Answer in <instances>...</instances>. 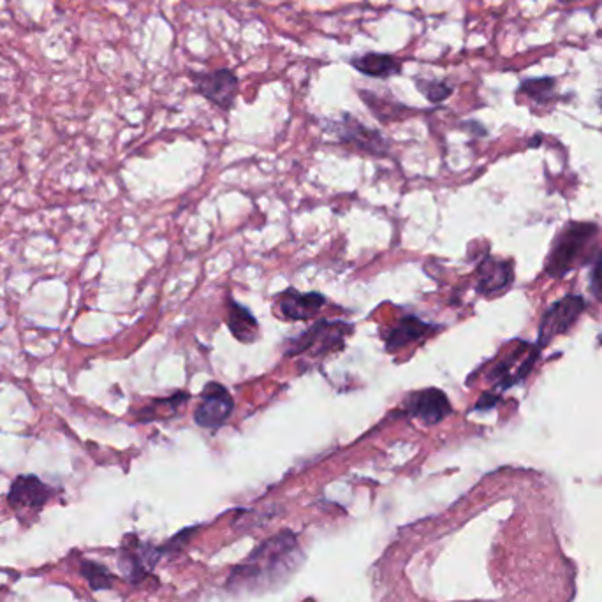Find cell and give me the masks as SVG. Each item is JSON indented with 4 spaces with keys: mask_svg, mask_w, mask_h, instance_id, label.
I'll use <instances>...</instances> for the list:
<instances>
[{
    "mask_svg": "<svg viewBox=\"0 0 602 602\" xmlns=\"http://www.w3.org/2000/svg\"><path fill=\"white\" fill-rule=\"evenodd\" d=\"M296 551L298 544L289 532L270 539L245 564L236 567L229 578V588L256 590L275 585L277 580H284L293 571Z\"/></svg>",
    "mask_w": 602,
    "mask_h": 602,
    "instance_id": "obj_1",
    "label": "cell"
},
{
    "mask_svg": "<svg viewBox=\"0 0 602 602\" xmlns=\"http://www.w3.org/2000/svg\"><path fill=\"white\" fill-rule=\"evenodd\" d=\"M191 78L196 92L208 103L215 104L222 111H229L235 106L240 92V80L235 71L222 67L212 73H191Z\"/></svg>",
    "mask_w": 602,
    "mask_h": 602,
    "instance_id": "obj_2",
    "label": "cell"
},
{
    "mask_svg": "<svg viewBox=\"0 0 602 602\" xmlns=\"http://www.w3.org/2000/svg\"><path fill=\"white\" fill-rule=\"evenodd\" d=\"M353 326L346 323H328L321 321L312 326L307 333L289 342L287 356H296L301 353L324 354L335 351L337 347L344 346L347 335H351Z\"/></svg>",
    "mask_w": 602,
    "mask_h": 602,
    "instance_id": "obj_3",
    "label": "cell"
},
{
    "mask_svg": "<svg viewBox=\"0 0 602 602\" xmlns=\"http://www.w3.org/2000/svg\"><path fill=\"white\" fill-rule=\"evenodd\" d=\"M594 233L595 226L590 224H571L562 233L548 261V273L551 277H560L573 266L576 257L580 256L581 250Z\"/></svg>",
    "mask_w": 602,
    "mask_h": 602,
    "instance_id": "obj_4",
    "label": "cell"
},
{
    "mask_svg": "<svg viewBox=\"0 0 602 602\" xmlns=\"http://www.w3.org/2000/svg\"><path fill=\"white\" fill-rule=\"evenodd\" d=\"M55 497V488L34 474H23L11 483L8 502L16 513H37Z\"/></svg>",
    "mask_w": 602,
    "mask_h": 602,
    "instance_id": "obj_5",
    "label": "cell"
},
{
    "mask_svg": "<svg viewBox=\"0 0 602 602\" xmlns=\"http://www.w3.org/2000/svg\"><path fill=\"white\" fill-rule=\"evenodd\" d=\"M330 131L342 143L353 145L368 154L384 155L388 152L386 138L379 131L368 129L367 125L361 124L360 120L349 113H344L337 122H331Z\"/></svg>",
    "mask_w": 602,
    "mask_h": 602,
    "instance_id": "obj_6",
    "label": "cell"
},
{
    "mask_svg": "<svg viewBox=\"0 0 602 602\" xmlns=\"http://www.w3.org/2000/svg\"><path fill=\"white\" fill-rule=\"evenodd\" d=\"M233 409H235V402L226 388H222L221 384L208 382L205 391L201 393V402L196 407L194 419L201 428L215 430L221 428L231 418Z\"/></svg>",
    "mask_w": 602,
    "mask_h": 602,
    "instance_id": "obj_7",
    "label": "cell"
},
{
    "mask_svg": "<svg viewBox=\"0 0 602 602\" xmlns=\"http://www.w3.org/2000/svg\"><path fill=\"white\" fill-rule=\"evenodd\" d=\"M583 309H585V301L580 296H567L564 300L555 303L546 312L543 324H541L539 346H544L555 335L564 333V331H567V328H571V324L578 319Z\"/></svg>",
    "mask_w": 602,
    "mask_h": 602,
    "instance_id": "obj_8",
    "label": "cell"
},
{
    "mask_svg": "<svg viewBox=\"0 0 602 602\" xmlns=\"http://www.w3.org/2000/svg\"><path fill=\"white\" fill-rule=\"evenodd\" d=\"M407 412L414 418L421 419L426 425H437L451 414V405L446 393L430 388L412 395L407 400Z\"/></svg>",
    "mask_w": 602,
    "mask_h": 602,
    "instance_id": "obj_9",
    "label": "cell"
},
{
    "mask_svg": "<svg viewBox=\"0 0 602 602\" xmlns=\"http://www.w3.org/2000/svg\"><path fill=\"white\" fill-rule=\"evenodd\" d=\"M349 64L358 73L368 76V78L388 80L391 76H400L402 74V60H398L391 53H363V55H356V57L349 60Z\"/></svg>",
    "mask_w": 602,
    "mask_h": 602,
    "instance_id": "obj_10",
    "label": "cell"
},
{
    "mask_svg": "<svg viewBox=\"0 0 602 602\" xmlns=\"http://www.w3.org/2000/svg\"><path fill=\"white\" fill-rule=\"evenodd\" d=\"M324 296L319 293H289L280 300V310L286 319L291 321H305L312 319L323 309Z\"/></svg>",
    "mask_w": 602,
    "mask_h": 602,
    "instance_id": "obj_11",
    "label": "cell"
},
{
    "mask_svg": "<svg viewBox=\"0 0 602 602\" xmlns=\"http://www.w3.org/2000/svg\"><path fill=\"white\" fill-rule=\"evenodd\" d=\"M430 330H432V326L423 323L419 317H404V319H400L397 326L388 333L386 347H388V351L393 353V351H398V349H402V347L418 342L421 338L426 337Z\"/></svg>",
    "mask_w": 602,
    "mask_h": 602,
    "instance_id": "obj_12",
    "label": "cell"
},
{
    "mask_svg": "<svg viewBox=\"0 0 602 602\" xmlns=\"http://www.w3.org/2000/svg\"><path fill=\"white\" fill-rule=\"evenodd\" d=\"M513 280V268L506 261L486 259L479 268L478 289L481 293H497L500 289L509 286Z\"/></svg>",
    "mask_w": 602,
    "mask_h": 602,
    "instance_id": "obj_13",
    "label": "cell"
},
{
    "mask_svg": "<svg viewBox=\"0 0 602 602\" xmlns=\"http://www.w3.org/2000/svg\"><path fill=\"white\" fill-rule=\"evenodd\" d=\"M228 326L233 337L236 340H240L243 344H252L257 338L259 333V324H257L254 316L250 314L249 310L238 305L236 301L229 300L228 303Z\"/></svg>",
    "mask_w": 602,
    "mask_h": 602,
    "instance_id": "obj_14",
    "label": "cell"
},
{
    "mask_svg": "<svg viewBox=\"0 0 602 602\" xmlns=\"http://www.w3.org/2000/svg\"><path fill=\"white\" fill-rule=\"evenodd\" d=\"M518 94L529 97L536 104L551 103L557 97V78L551 76L527 78L520 83Z\"/></svg>",
    "mask_w": 602,
    "mask_h": 602,
    "instance_id": "obj_15",
    "label": "cell"
},
{
    "mask_svg": "<svg viewBox=\"0 0 602 602\" xmlns=\"http://www.w3.org/2000/svg\"><path fill=\"white\" fill-rule=\"evenodd\" d=\"M185 398H187V395L178 393L175 397L154 400L152 404L138 412V419L140 421H155V419L169 418L178 411L180 405L184 404Z\"/></svg>",
    "mask_w": 602,
    "mask_h": 602,
    "instance_id": "obj_16",
    "label": "cell"
},
{
    "mask_svg": "<svg viewBox=\"0 0 602 602\" xmlns=\"http://www.w3.org/2000/svg\"><path fill=\"white\" fill-rule=\"evenodd\" d=\"M414 85L419 94L432 104L444 103L455 92L453 85H449L448 81L435 78H416Z\"/></svg>",
    "mask_w": 602,
    "mask_h": 602,
    "instance_id": "obj_17",
    "label": "cell"
},
{
    "mask_svg": "<svg viewBox=\"0 0 602 602\" xmlns=\"http://www.w3.org/2000/svg\"><path fill=\"white\" fill-rule=\"evenodd\" d=\"M81 574L85 576V580L89 581L92 590H106L113 585V574L106 567L94 564L90 560H85L81 564Z\"/></svg>",
    "mask_w": 602,
    "mask_h": 602,
    "instance_id": "obj_18",
    "label": "cell"
},
{
    "mask_svg": "<svg viewBox=\"0 0 602 602\" xmlns=\"http://www.w3.org/2000/svg\"><path fill=\"white\" fill-rule=\"evenodd\" d=\"M592 291L599 300H602V259L597 263L594 273H592Z\"/></svg>",
    "mask_w": 602,
    "mask_h": 602,
    "instance_id": "obj_19",
    "label": "cell"
},
{
    "mask_svg": "<svg viewBox=\"0 0 602 602\" xmlns=\"http://www.w3.org/2000/svg\"><path fill=\"white\" fill-rule=\"evenodd\" d=\"M497 402V398L492 397V395H483L481 398V402L478 404V409H488V407H492Z\"/></svg>",
    "mask_w": 602,
    "mask_h": 602,
    "instance_id": "obj_20",
    "label": "cell"
}]
</instances>
